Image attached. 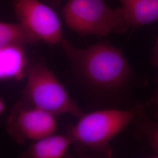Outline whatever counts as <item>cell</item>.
Returning <instances> with one entry per match:
<instances>
[{
	"label": "cell",
	"mask_w": 158,
	"mask_h": 158,
	"mask_svg": "<svg viewBox=\"0 0 158 158\" xmlns=\"http://www.w3.org/2000/svg\"><path fill=\"white\" fill-rule=\"evenodd\" d=\"M60 46L74 74L91 90H115L130 78L131 69L123 52L108 42L81 49L63 39Z\"/></svg>",
	"instance_id": "cell-1"
},
{
	"label": "cell",
	"mask_w": 158,
	"mask_h": 158,
	"mask_svg": "<svg viewBox=\"0 0 158 158\" xmlns=\"http://www.w3.org/2000/svg\"><path fill=\"white\" fill-rule=\"evenodd\" d=\"M142 108L138 106L130 110L105 109L83 113L68 134L80 154L110 157L113 151L110 143L133 122Z\"/></svg>",
	"instance_id": "cell-2"
},
{
	"label": "cell",
	"mask_w": 158,
	"mask_h": 158,
	"mask_svg": "<svg viewBox=\"0 0 158 158\" xmlns=\"http://www.w3.org/2000/svg\"><path fill=\"white\" fill-rule=\"evenodd\" d=\"M62 15L68 27L81 35L107 36L130 28L123 8H111L104 0H68Z\"/></svg>",
	"instance_id": "cell-3"
},
{
	"label": "cell",
	"mask_w": 158,
	"mask_h": 158,
	"mask_svg": "<svg viewBox=\"0 0 158 158\" xmlns=\"http://www.w3.org/2000/svg\"><path fill=\"white\" fill-rule=\"evenodd\" d=\"M27 78L19 103L55 115L66 114L79 118L83 114L45 63L29 65Z\"/></svg>",
	"instance_id": "cell-4"
},
{
	"label": "cell",
	"mask_w": 158,
	"mask_h": 158,
	"mask_svg": "<svg viewBox=\"0 0 158 158\" xmlns=\"http://www.w3.org/2000/svg\"><path fill=\"white\" fill-rule=\"evenodd\" d=\"M8 135L18 143L38 141L55 134L56 115L38 108L17 102L6 123Z\"/></svg>",
	"instance_id": "cell-5"
},
{
	"label": "cell",
	"mask_w": 158,
	"mask_h": 158,
	"mask_svg": "<svg viewBox=\"0 0 158 158\" xmlns=\"http://www.w3.org/2000/svg\"><path fill=\"white\" fill-rule=\"evenodd\" d=\"M19 22L27 27L40 40L60 45L63 40L60 21L54 8L41 0H11Z\"/></svg>",
	"instance_id": "cell-6"
},
{
	"label": "cell",
	"mask_w": 158,
	"mask_h": 158,
	"mask_svg": "<svg viewBox=\"0 0 158 158\" xmlns=\"http://www.w3.org/2000/svg\"><path fill=\"white\" fill-rule=\"evenodd\" d=\"M29 65L25 46H6L0 48V79L19 80L27 75Z\"/></svg>",
	"instance_id": "cell-7"
},
{
	"label": "cell",
	"mask_w": 158,
	"mask_h": 158,
	"mask_svg": "<svg viewBox=\"0 0 158 158\" xmlns=\"http://www.w3.org/2000/svg\"><path fill=\"white\" fill-rule=\"evenodd\" d=\"M72 143L70 136L53 134L35 141L23 152L20 158H61L68 152Z\"/></svg>",
	"instance_id": "cell-8"
},
{
	"label": "cell",
	"mask_w": 158,
	"mask_h": 158,
	"mask_svg": "<svg viewBox=\"0 0 158 158\" xmlns=\"http://www.w3.org/2000/svg\"><path fill=\"white\" fill-rule=\"evenodd\" d=\"M130 28L158 21V0H118Z\"/></svg>",
	"instance_id": "cell-9"
},
{
	"label": "cell",
	"mask_w": 158,
	"mask_h": 158,
	"mask_svg": "<svg viewBox=\"0 0 158 158\" xmlns=\"http://www.w3.org/2000/svg\"><path fill=\"white\" fill-rule=\"evenodd\" d=\"M40 40L23 23L0 22V48L38 45Z\"/></svg>",
	"instance_id": "cell-10"
},
{
	"label": "cell",
	"mask_w": 158,
	"mask_h": 158,
	"mask_svg": "<svg viewBox=\"0 0 158 158\" xmlns=\"http://www.w3.org/2000/svg\"><path fill=\"white\" fill-rule=\"evenodd\" d=\"M132 123L134 136L147 141L158 158V110L151 117L143 113L142 108Z\"/></svg>",
	"instance_id": "cell-11"
},
{
	"label": "cell",
	"mask_w": 158,
	"mask_h": 158,
	"mask_svg": "<svg viewBox=\"0 0 158 158\" xmlns=\"http://www.w3.org/2000/svg\"><path fill=\"white\" fill-rule=\"evenodd\" d=\"M151 62L153 66L157 68L158 70V36L155 42L153 48L152 52L151 57Z\"/></svg>",
	"instance_id": "cell-12"
},
{
	"label": "cell",
	"mask_w": 158,
	"mask_h": 158,
	"mask_svg": "<svg viewBox=\"0 0 158 158\" xmlns=\"http://www.w3.org/2000/svg\"><path fill=\"white\" fill-rule=\"evenodd\" d=\"M45 1L46 4L52 6L53 8L57 10L59 9L63 0H42Z\"/></svg>",
	"instance_id": "cell-13"
},
{
	"label": "cell",
	"mask_w": 158,
	"mask_h": 158,
	"mask_svg": "<svg viewBox=\"0 0 158 158\" xmlns=\"http://www.w3.org/2000/svg\"><path fill=\"white\" fill-rule=\"evenodd\" d=\"M149 104H150V105H153L158 107V90L155 93L152 98L150 100Z\"/></svg>",
	"instance_id": "cell-14"
},
{
	"label": "cell",
	"mask_w": 158,
	"mask_h": 158,
	"mask_svg": "<svg viewBox=\"0 0 158 158\" xmlns=\"http://www.w3.org/2000/svg\"><path fill=\"white\" fill-rule=\"evenodd\" d=\"M6 104L2 99L0 100V113L1 114L4 113L6 110Z\"/></svg>",
	"instance_id": "cell-15"
}]
</instances>
